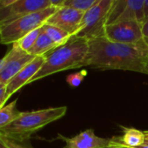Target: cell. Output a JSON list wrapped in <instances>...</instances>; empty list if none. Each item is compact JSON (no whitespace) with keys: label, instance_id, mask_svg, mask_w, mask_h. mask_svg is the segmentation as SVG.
<instances>
[{"label":"cell","instance_id":"1","mask_svg":"<svg viewBox=\"0 0 148 148\" xmlns=\"http://www.w3.org/2000/svg\"><path fill=\"white\" fill-rule=\"evenodd\" d=\"M88 42L85 66L147 73L148 45L145 40L138 44H120L101 37Z\"/></svg>","mask_w":148,"mask_h":148},{"label":"cell","instance_id":"2","mask_svg":"<svg viewBox=\"0 0 148 148\" xmlns=\"http://www.w3.org/2000/svg\"><path fill=\"white\" fill-rule=\"evenodd\" d=\"M88 51V40L71 36L65 44L58 46L45 55V61L44 64L30 80L28 85L63 71L78 69L85 66Z\"/></svg>","mask_w":148,"mask_h":148},{"label":"cell","instance_id":"3","mask_svg":"<svg viewBox=\"0 0 148 148\" xmlns=\"http://www.w3.org/2000/svg\"><path fill=\"white\" fill-rule=\"evenodd\" d=\"M66 111V106H59L32 112H22L19 117L12 124L0 129V134L19 141H26L32 134L48 124L64 117Z\"/></svg>","mask_w":148,"mask_h":148},{"label":"cell","instance_id":"4","mask_svg":"<svg viewBox=\"0 0 148 148\" xmlns=\"http://www.w3.org/2000/svg\"><path fill=\"white\" fill-rule=\"evenodd\" d=\"M58 8L50 6L45 10L23 16L0 27V44L13 45L29 32L42 27Z\"/></svg>","mask_w":148,"mask_h":148},{"label":"cell","instance_id":"5","mask_svg":"<svg viewBox=\"0 0 148 148\" xmlns=\"http://www.w3.org/2000/svg\"><path fill=\"white\" fill-rule=\"evenodd\" d=\"M114 1L115 0H99L87 9L84 13L79 30L73 36L88 41L105 37V28Z\"/></svg>","mask_w":148,"mask_h":148},{"label":"cell","instance_id":"6","mask_svg":"<svg viewBox=\"0 0 148 148\" xmlns=\"http://www.w3.org/2000/svg\"><path fill=\"white\" fill-rule=\"evenodd\" d=\"M105 37L112 42L120 44H138L145 40L141 23L134 19L106 25Z\"/></svg>","mask_w":148,"mask_h":148},{"label":"cell","instance_id":"7","mask_svg":"<svg viewBox=\"0 0 148 148\" xmlns=\"http://www.w3.org/2000/svg\"><path fill=\"white\" fill-rule=\"evenodd\" d=\"M51 6L50 0H18L12 5L0 9V27L12 21Z\"/></svg>","mask_w":148,"mask_h":148},{"label":"cell","instance_id":"8","mask_svg":"<svg viewBox=\"0 0 148 148\" xmlns=\"http://www.w3.org/2000/svg\"><path fill=\"white\" fill-rule=\"evenodd\" d=\"M145 1L146 0H115L106 25L131 19L142 23L145 18Z\"/></svg>","mask_w":148,"mask_h":148},{"label":"cell","instance_id":"9","mask_svg":"<svg viewBox=\"0 0 148 148\" xmlns=\"http://www.w3.org/2000/svg\"><path fill=\"white\" fill-rule=\"evenodd\" d=\"M5 56L6 61L0 70V85L5 86H7L17 74L35 58V56L23 51L15 45H12V49Z\"/></svg>","mask_w":148,"mask_h":148},{"label":"cell","instance_id":"10","mask_svg":"<svg viewBox=\"0 0 148 148\" xmlns=\"http://www.w3.org/2000/svg\"><path fill=\"white\" fill-rule=\"evenodd\" d=\"M85 12L63 5L47 20L46 24L59 27L71 36L75 35L80 28Z\"/></svg>","mask_w":148,"mask_h":148},{"label":"cell","instance_id":"11","mask_svg":"<svg viewBox=\"0 0 148 148\" xmlns=\"http://www.w3.org/2000/svg\"><path fill=\"white\" fill-rule=\"evenodd\" d=\"M45 61V56L35 57L27 65H25L6 86L8 97L11 98L15 92L19 91L24 86L28 85L30 80L36 75Z\"/></svg>","mask_w":148,"mask_h":148},{"label":"cell","instance_id":"12","mask_svg":"<svg viewBox=\"0 0 148 148\" xmlns=\"http://www.w3.org/2000/svg\"><path fill=\"white\" fill-rule=\"evenodd\" d=\"M61 138L65 142L64 148H103L112 144V138L98 137L92 129L81 132L72 138Z\"/></svg>","mask_w":148,"mask_h":148},{"label":"cell","instance_id":"13","mask_svg":"<svg viewBox=\"0 0 148 148\" xmlns=\"http://www.w3.org/2000/svg\"><path fill=\"white\" fill-rule=\"evenodd\" d=\"M112 138L115 143L127 148H138L145 143L144 132L135 128L123 127V134Z\"/></svg>","mask_w":148,"mask_h":148},{"label":"cell","instance_id":"14","mask_svg":"<svg viewBox=\"0 0 148 148\" xmlns=\"http://www.w3.org/2000/svg\"><path fill=\"white\" fill-rule=\"evenodd\" d=\"M58 46L53 43V41L49 38V36L45 33L44 29H42V32L40 35L38 36L36 43L34 44L33 47L30 51L29 54L32 56H44L52 51L53 49L57 48Z\"/></svg>","mask_w":148,"mask_h":148},{"label":"cell","instance_id":"15","mask_svg":"<svg viewBox=\"0 0 148 148\" xmlns=\"http://www.w3.org/2000/svg\"><path fill=\"white\" fill-rule=\"evenodd\" d=\"M22 112L17 108V99L0 109V129L12 124Z\"/></svg>","mask_w":148,"mask_h":148},{"label":"cell","instance_id":"16","mask_svg":"<svg viewBox=\"0 0 148 148\" xmlns=\"http://www.w3.org/2000/svg\"><path fill=\"white\" fill-rule=\"evenodd\" d=\"M43 29L57 46H60L65 44L71 38V35L70 33L55 25L45 23L43 25Z\"/></svg>","mask_w":148,"mask_h":148},{"label":"cell","instance_id":"17","mask_svg":"<svg viewBox=\"0 0 148 148\" xmlns=\"http://www.w3.org/2000/svg\"><path fill=\"white\" fill-rule=\"evenodd\" d=\"M42 29H43V26L29 32L28 34L24 36L22 38H20L18 41L14 43L12 45H15V46L18 47L20 50H22L23 51L29 53L30 51L32 50V48L33 47L34 44L36 43L38 36L40 35Z\"/></svg>","mask_w":148,"mask_h":148},{"label":"cell","instance_id":"18","mask_svg":"<svg viewBox=\"0 0 148 148\" xmlns=\"http://www.w3.org/2000/svg\"><path fill=\"white\" fill-rule=\"evenodd\" d=\"M98 1L99 0H67L64 4V5L73 7L80 11L86 12Z\"/></svg>","mask_w":148,"mask_h":148},{"label":"cell","instance_id":"19","mask_svg":"<svg viewBox=\"0 0 148 148\" xmlns=\"http://www.w3.org/2000/svg\"><path fill=\"white\" fill-rule=\"evenodd\" d=\"M86 75H87L86 71H80L79 72L70 74L66 78V82L71 87H78L82 83V81L84 80Z\"/></svg>","mask_w":148,"mask_h":148},{"label":"cell","instance_id":"20","mask_svg":"<svg viewBox=\"0 0 148 148\" xmlns=\"http://www.w3.org/2000/svg\"><path fill=\"white\" fill-rule=\"evenodd\" d=\"M0 139H1L9 148H33L30 144L26 143V141H19L17 139H13L8 138L3 134H0Z\"/></svg>","mask_w":148,"mask_h":148},{"label":"cell","instance_id":"21","mask_svg":"<svg viewBox=\"0 0 148 148\" xmlns=\"http://www.w3.org/2000/svg\"><path fill=\"white\" fill-rule=\"evenodd\" d=\"M10 98L7 94V87L6 86L0 88V109L5 106V104Z\"/></svg>","mask_w":148,"mask_h":148},{"label":"cell","instance_id":"22","mask_svg":"<svg viewBox=\"0 0 148 148\" xmlns=\"http://www.w3.org/2000/svg\"><path fill=\"white\" fill-rule=\"evenodd\" d=\"M141 30L144 39L148 40V15L144 18L143 22L141 23Z\"/></svg>","mask_w":148,"mask_h":148},{"label":"cell","instance_id":"23","mask_svg":"<svg viewBox=\"0 0 148 148\" xmlns=\"http://www.w3.org/2000/svg\"><path fill=\"white\" fill-rule=\"evenodd\" d=\"M17 1L18 0H0V9L7 7Z\"/></svg>","mask_w":148,"mask_h":148},{"label":"cell","instance_id":"24","mask_svg":"<svg viewBox=\"0 0 148 148\" xmlns=\"http://www.w3.org/2000/svg\"><path fill=\"white\" fill-rule=\"evenodd\" d=\"M51 6L55 7H61L64 5V4L67 1V0H50Z\"/></svg>","mask_w":148,"mask_h":148},{"label":"cell","instance_id":"25","mask_svg":"<svg viewBox=\"0 0 148 148\" xmlns=\"http://www.w3.org/2000/svg\"><path fill=\"white\" fill-rule=\"evenodd\" d=\"M103 148H127V147H125V146H123V145H120L115 143L114 140H113V138H112V144L110 145H108V146L103 147Z\"/></svg>","mask_w":148,"mask_h":148},{"label":"cell","instance_id":"26","mask_svg":"<svg viewBox=\"0 0 148 148\" xmlns=\"http://www.w3.org/2000/svg\"><path fill=\"white\" fill-rule=\"evenodd\" d=\"M5 61H6V58H5V56H4L2 58H0V70H1V69H2V67L4 66V64H5Z\"/></svg>","mask_w":148,"mask_h":148},{"label":"cell","instance_id":"27","mask_svg":"<svg viewBox=\"0 0 148 148\" xmlns=\"http://www.w3.org/2000/svg\"><path fill=\"white\" fill-rule=\"evenodd\" d=\"M148 15V0L145 1V18Z\"/></svg>","mask_w":148,"mask_h":148},{"label":"cell","instance_id":"28","mask_svg":"<svg viewBox=\"0 0 148 148\" xmlns=\"http://www.w3.org/2000/svg\"><path fill=\"white\" fill-rule=\"evenodd\" d=\"M0 148H9L1 139H0Z\"/></svg>","mask_w":148,"mask_h":148},{"label":"cell","instance_id":"29","mask_svg":"<svg viewBox=\"0 0 148 148\" xmlns=\"http://www.w3.org/2000/svg\"><path fill=\"white\" fill-rule=\"evenodd\" d=\"M145 133V143H148V131L144 132Z\"/></svg>","mask_w":148,"mask_h":148},{"label":"cell","instance_id":"30","mask_svg":"<svg viewBox=\"0 0 148 148\" xmlns=\"http://www.w3.org/2000/svg\"><path fill=\"white\" fill-rule=\"evenodd\" d=\"M138 148H148V143H145L143 145H141V146L138 147Z\"/></svg>","mask_w":148,"mask_h":148},{"label":"cell","instance_id":"31","mask_svg":"<svg viewBox=\"0 0 148 148\" xmlns=\"http://www.w3.org/2000/svg\"><path fill=\"white\" fill-rule=\"evenodd\" d=\"M145 43H146V45H148V40H145Z\"/></svg>","mask_w":148,"mask_h":148},{"label":"cell","instance_id":"32","mask_svg":"<svg viewBox=\"0 0 148 148\" xmlns=\"http://www.w3.org/2000/svg\"><path fill=\"white\" fill-rule=\"evenodd\" d=\"M146 74H148V69H147V73Z\"/></svg>","mask_w":148,"mask_h":148}]
</instances>
